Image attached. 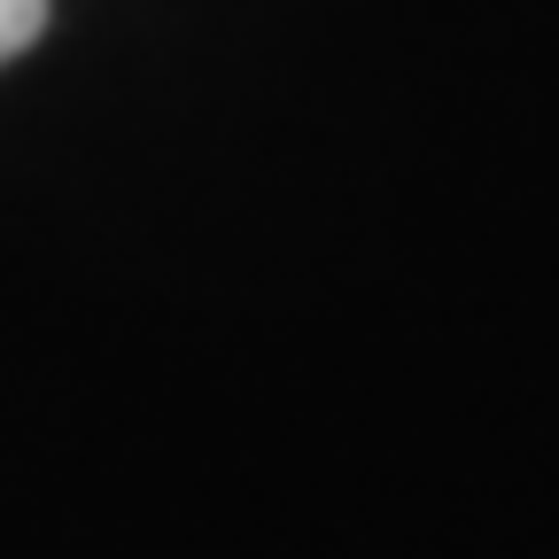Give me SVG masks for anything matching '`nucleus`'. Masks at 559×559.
Wrapping results in <instances>:
<instances>
[{
    "mask_svg": "<svg viewBox=\"0 0 559 559\" xmlns=\"http://www.w3.org/2000/svg\"><path fill=\"white\" fill-rule=\"evenodd\" d=\"M47 32V0H0V62H16Z\"/></svg>",
    "mask_w": 559,
    "mask_h": 559,
    "instance_id": "obj_1",
    "label": "nucleus"
}]
</instances>
